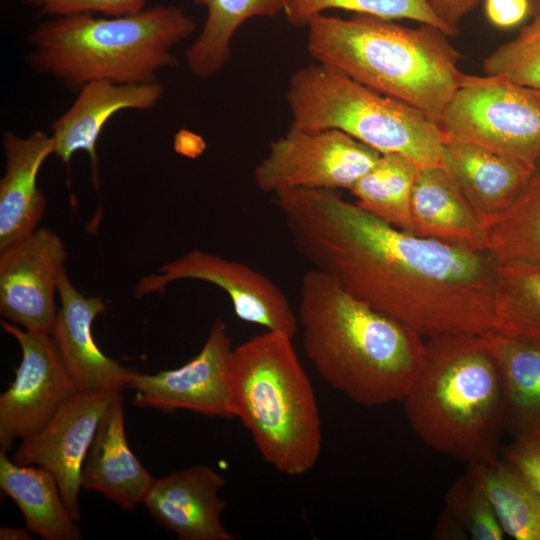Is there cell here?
Wrapping results in <instances>:
<instances>
[{"instance_id":"12","label":"cell","mask_w":540,"mask_h":540,"mask_svg":"<svg viewBox=\"0 0 540 540\" xmlns=\"http://www.w3.org/2000/svg\"><path fill=\"white\" fill-rule=\"evenodd\" d=\"M66 258L62 239L47 228L0 250L1 316L27 331L52 334Z\"/></svg>"},{"instance_id":"5","label":"cell","mask_w":540,"mask_h":540,"mask_svg":"<svg viewBox=\"0 0 540 540\" xmlns=\"http://www.w3.org/2000/svg\"><path fill=\"white\" fill-rule=\"evenodd\" d=\"M195 29L194 20L177 6L121 16L54 17L29 33L28 62L76 92L97 80L150 83L160 70L177 64L172 49Z\"/></svg>"},{"instance_id":"22","label":"cell","mask_w":540,"mask_h":540,"mask_svg":"<svg viewBox=\"0 0 540 540\" xmlns=\"http://www.w3.org/2000/svg\"><path fill=\"white\" fill-rule=\"evenodd\" d=\"M504 393V427L513 441L540 442V344L496 331L482 335Z\"/></svg>"},{"instance_id":"21","label":"cell","mask_w":540,"mask_h":540,"mask_svg":"<svg viewBox=\"0 0 540 540\" xmlns=\"http://www.w3.org/2000/svg\"><path fill=\"white\" fill-rule=\"evenodd\" d=\"M412 234L487 251V229L440 166L420 167L411 197Z\"/></svg>"},{"instance_id":"18","label":"cell","mask_w":540,"mask_h":540,"mask_svg":"<svg viewBox=\"0 0 540 540\" xmlns=\"http://www.w3.org/2000/svg\"><path fill=\"white\" fill-rule=\"evenodd\" d=\"M5 173L0 181V250L31 235L42 219L46 198L37 186L44 161L54 154L51 134L35 130L27 137L2 136Z\"/></svg>"},{"instance_id":"33","label":"cell","mask_w":540,"mask_h":540,"mask_svg":"<svg viewBox=\"0 0 540 540\" xmlns=\"http://www.w3.org/2000/svg\"><path fill=\"white\" fill-rule=\"evenodd\" d=\"M503 457L521 472L540 495V442L513 441L503 450Z\"/></svg>"},{"instance_id":"26","label":"cell","mask_w":540,"mask_h":540,"mask_svg":"<svg viewBox=\"0 0 540 540\" xmlns=\"http://www.w3.org/2000/svg\"><path fill=\"white\" fill-rule=\"evenodd\" d=\"M493 331L540 344V265L497 264Z\"/></svg>"},{"instance_id":"4","label":"cell","mask_w":540,"mask_h":540,"mask_svg":"<svg viewBox=\"0 0 540 540\" xmlns=\"http://www.w3.org/2000/svg\"><path fill=\"white\" fill-rule=\"evenodd\" d=\"M401 402L413 432L430 449L468 465L499 457L504 393L482 335L426 338L423 362Z\"/></svg>"},{"instance_id":"19","label":"cell","mask_w":540,"mask_h":540,"mask_svg":"<svg viewBox=\"0 0 540 540\" xmlns=\"http://www.w3.org/2000/svg\"><path fill=\"white\" fill-rule=\"evenodd\" d=\"M442 168L488 229L510 207L535 167L475 144L445 142Z\"/></svg>"},{"instance_id":"32","label":"cell","mask_w":540,"mask_h":540,"mask_svg":"<svg viewBox=\"0 0 540 540\" xmlns=\"http://www.w3.org/2000/svg\"><path fill=\"white\" fill-rule=\"evenodd\" d=\"M24 3L37 8L42 15L53 17L82 13L121 16L143 10L146 0H24Z\"/></svg>"},{"instance_id":"13","label":"cell","mask_w":540,"mask_h":540,"mask_svg":"<svg viewBox=\"0 0 540 540\" xmlns=\"http://www.w3.org/2000/svg\"><path fill=\"white\" fill-rule=\"evenodd\" d=\"M118 392L78 390L43 429L21 440L11 456L16 463L49 470L76 521L81 519L82 467L101 419Z\"/></svg>"},{"instance_id":"27","label":"cell","mask_w":540,"mask_h":540,"mask_svg":"<svg viewBox=\"0 0 540 540\" xmlns=\"http://www.w3.org/2000/svg\"><path fill=\"white\" fill-rule=\"evenodd\" d=\"M420 166L399 154H381L350 189L357 204L380 220L412 233L411 197Z\"/></svg>"},{"instance_id":"2","label":"cell","mask_w":540,"mask_h":540,"mask_svg":"<svg viewBox=\"0 0 540 540\" xmlns=\"http://www.w3.org/2000/svg\"><path fill=\"white\" fill-rule=\"evenodd\" d=\"M297 318L308 360L333 389L364 407L401 402L425 338L315 269L302 277Z\"/></svg>"},{"instance_id":"15","label":"cell","mask_w":540,"mask_h":540,"mask_svg":"<svg viewBox=\"0 0 540 540\" xmlns=\"http://www.w3.org/2000/svg\"><path fill=\"white\" fill-rule=\"evenodd\" d=\"M224 477L206 465L154 479L143 504L153 518L181 540H235L222 524L226 507L219 492Z\"/></svg>"},{"instance_id":"37","label":"cell","mask_w":540,"mask_h":540,"mask_svg":"<svg viewBox=\"0 0 540 540\" xmlns=\"http://www.w3.org/2000/svg\"><path fill=\"white\" fill-rule=\"evenodd\" d=\"M30 530L25 528L17 527H1L0 528V539L1 540H30L34 537L31 536Z\"/></svg>"},{"instance_id":"35","label":"cell","mask_w":540,"mask_h":540,"mask_svg":"<svg viewBox=\"0 0 540 540\" xmlns=\"http://www.w3.org/2000/svg\"><path fill=\"white\" fill-rule=\"evenodd\" d=\"M482 1L484 0H428L435 14L453 36L457 34L461 20Z\"/></svg>"},{"instance_id":"9","label":"cell","mask_w":540,"mask_h":540,"mask_svg":"<svg viewBox=\"0 0 540 540\" xmlns=\"http://www.w3.org/2000/svg\"><path fill=\"white\" fill-rule=\"evenodd\" d=\"M380 155L339 130L290 128L270 143L253 177L260 191L273 195L290 189L350 190Z\"/></svg>"},{"instance_id":"20","label":"cell","mask_w":540,"mask_h":540,"mask_svg":"<svg viewBox=\"0 0 540 540\" xmlns=\"http://www.w3.org/2000/svg\"><path fill=\"white\" fill-rule=\"evenodd\" d=\"M121 393L115 395L101 419L82 467L81 485L124 510H132L143 502L154 478L128 444Z\"/></svg>"},{"instance_id":"6","label":"cell","mask_w":540,"mask_h":540,"mask_svg":"<svg viewBox=\"0 0 540 540\" xmlns=\"http://www.w3.org/2000/svg\"><path fill=\"white\" fill-rule=\"evenodd\" d=\"M292 340L267 331L233 348L227 386L232 418L248 430L263 460L300 476L319 458L322 431L314 389Z\"/></svg>"},{"instance_id":"38","label":"cell","mask_w":540,"mask_h":540,"mask_svg":"<svg viewBox=\"0 0 540 540\" xmlns=\"http://www.w3.org/2000/svg\"><path fill=\"white\" fill-rule=\"evenodd\" d=\"M530 15L540 18V0H530Z\"/></svg>"},{"instance_id":"24","label":"cell","mask_w":540,"mask_h":540,"mask_svg":"<svg viewBox=\"0 0 540 540\" xmlns=\"http://www.w3.org/2000/svg\"><path fill=\"white\" fill-rule=\"evenodd\" d=\"M467 472L489 500L504 531L516 540H540V495L504 457L470 464Z\"/></svg>"},{"instance_id":"36","label":"cell","mask_w":540,"mask_h":540,"mask_svg":"<svg viewBox=\"0 0 540 540\" xmlns=\"http://www.w3.org/2000/svg\"><path fill=\"white\" fill-rule=\"evenodd\" d=\"M437 538L466 539L468 538L462 528L444 511L441 515L434 533Z\"/></svg>"},{"instance_id":"25","label":"cell","mask_w":540,"mask_h":540,"mask_svg":"<svg viewBox=\"0 0 540 540\" xmlns=\"http://www.w3.org/2000/svg\"><path fill=\"white\" fill-rule=\"evenodd\" d=\"M207 10V18L196 40L185 53L187 68L198 78H209L222 70L231 57L232 38L253 17H274L283 12V0H193Z\"/></svg>"},{"instance_id":"14","label":"cell","mask_w":540,"mask_h":540,"mask_svg":"<svg viewBox=\"0 0 540 540\" xmlns=\"http://www.w3.org/2000/svg\"><path fill=\"white\" fill-rule=\"evenodd\" d=\"M232 343L223 319H216L200 352L184 365L153 375L135 372L129 388L133 404L164 412L188 410L208 417L232 418L227 371Z\"/></svg>"},{"instance_id":"16","label":"cell","mask_w":540,"mask_h":540,"mask_svg":"<svg viewBox=\"0 0 540 540\" xmlns=\"http://www.w3.org/2000/svg\"><path fill=\"white\" fill-rule=\"evenodd\" d=\"M60 308L52 336L72 378L81 390L120 391L129 388L136 371L120 365L97 346L92 325L106 312L99 296H86L70 281L66 270L58 283Z\"/></svg>"},{"instance_id":"7","label":"cell","mask_w":540,"mask_h":540,"mask_svg":"<svg viewBox=\"0 0 540 540\" xmlns=\"http://www.w3.org/2000/svg\"><path fill=\"white\" fill-rule=\"evenodd\" d=\"M286 100L290 128L339 130L380 154H399L420 167H442L444 140L437 122L325 65L296 70Z\"/></svg>"},{"instance_id":"3","label":"cell","mask_w":540,"mask_h":540,"mask_svg":"<svg viewBox=\"0 0 540 540\" xmlns=\"http://www.w3.org/2000/svg\"><path fill=\"white\" fill-rule=\"evenodd\" d=\"M307 49L320 64L421 111L435 122L458 88L459 55L436 27L408 28L367 14H318Z\"/></svg>"},{"instance_id":"23","label":"cell","mask_w":540,"mask_h":540,"mask_svg":"<svg viewBox=\"0 0 540 540\" xmlns=\"http://www.w3.org/2000/svg\"><path fill=\"white\" fill-rule=\"evenodd\" d=\"M0 487L22 512L26 527L40 538H82L56 478L46 468L16 463L7 452L0 451Z\"/></svg>"},{"instance_id":"10","label":"cell","mask_w":540,"mask_h":540,"mask_svg":"<svg viewBox=\"0 0 540 540\" xmlns=\"http://www.w3.org/2000/svg\"><path fill=\"white\" fill-rule=\"evenodd\" d=\"M3 330L20 346L21 362L8 389L0 395V451L38 433L79 389L52 334L27 331L7 320Z\"/></svg>"},{"instance_id":"28","label":"cell","mask_w":540,"mask_h":540,"mask_svg":"<svg viewBox=\"0 0 540 540\" xmlns=\"http://www.w3.org/2000/svg\"><path fill=\"white\" fill-rule=\"evenodd\" d=\"M487 251L497 263L540 265V164L510 207L487 229Z\"/></svg>"},{"instance_id":"31","label":"cell","mask_w":540,"mask_h":540,"mask_svg":"<svg viewBox=\"0 0 540 540\" xmlns=\"http://www.w3.org/2000/svg\"><path fill=\"white\" fill-rule=\"evenodd\" d=\"M450 517L473 540H502V530L484 492L466 472L458 478L446 495V510Z\"/></svg>"},{"instance_id":"34","label":"cell","mask_w":540,"mask_h":540,"mask_svg":"<svg viewBox=\"0 0 540 540\" xmlns=\"http://www.w3.org/2000/svg\"><path fill=\"white\" fill-rule=\"evenodd\" d=\"M488 20L498 28H511L530 15V0H484Z\"/></svg>"},{"instance_id":"29","label":"cell","mask_w":540,"mask_h":540,"mask_svg":"<svg viewBox=\"0 0 540 540\" xmlns=\"http://www.w3.org/2000/svg\"><path fill=\"white\" fill-rule=\"evenodd\" d=\"M329 9H341L388 20L409 19L438 28L453 36L435 14L428 0H283V13L296 27H306L309 20Z\"/></svg>"},{"instance_id":"17","label":"cell","mask_w":540,"mask_h":540,"mask_svg":"<svg viewBox=\"0 0 540 540\" xmlns=\"http://www.w3.org/2000/svg\"><path fill=\"white\" fill-rule=\"evenodd\" d=\"M164 93L158 81L143 84H117L107 80L84 85L71 107L50 127L54 154L69 165L73 154L85 151L91 162L92 180L98 188L96 143L108 120L125 109L150 110Z\"/></svg>"},{"instance_id":"30","label":"cell","mask_w":540,"mask_h":540,"mask_svg":"<svg viewBox=\"0 0 540 540\" xmlns=\"http://www.w3.org/2000/svg\"><path fill=\"white\" fill-rule=\"evenodd\" d=\"M483 71L540 91V18L534 17L514 39L485 58Z\"/></svg>"},{"instance_id":"11","label":"cell","mask_w":540,"mask_h":540,"mask_svg":"<svg viewBox=\"0 0 540 540\" xmlns=\"http://www.w3.org/2000/svg\"><path fill=\"white\" fill-rule=\"evenodd\" d=\"M184 279L208 282L224 290L242 321L292 338L297 334V314L279 286L244 263L200 249H193L165 263L157 273L140 278L134 294L140 298L161 293L170 283Z\"/></svg>"},{"instance_id":"1","label":"cell","mask_w":540,"mask_h":540,"mask_svg":"<svg viewBox=\"0 0 540 540\" xmlns=\"http://www.w3.org/2000/svg\"><path fill=\"white\" fill-rule=\"evenodd\" d=\"M296 251L347 292L423 338L494 327L497 261L400 230L337 190L274 195Z\"/></svg>"},{"instance_id":"8","label":"cell","mask_w":540,"mask_h":540,"mask_svg":"<svg viewBox=\"0 0 540 540\" xmlns=\"http://www.w3.org/2000/svg\"><path fill=\"white\" fill-rule=\"evenodd\" d=\"M444 143L475 144L527 166L540 161V91L464 74L438 122Z\"/></svg>"}]
</instances>
